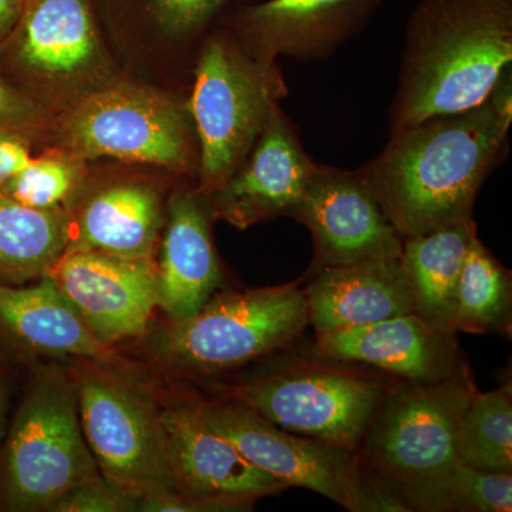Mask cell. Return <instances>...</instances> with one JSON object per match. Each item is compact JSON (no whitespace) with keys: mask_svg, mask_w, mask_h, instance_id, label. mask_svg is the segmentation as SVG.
Returning a JSON list of instances; mask_svg holds the SVG:
<instances>
[{"mask_svg":"<svg viewBox=\"0 0 512 512\" xmlns=\"http://www.w3.org/2000/svg\"><path fill=\"white\" fill-rule=\"evenodd\" d=\"M302 289L316 336L413 313V296L399 258L329 266Z\"/></svg>","mask_w":512,"mask_h":512,"instance_id":"cell-20","label":"cell"},{"mask_svg":"<svg viewBox=\"0 0 512 512\" xmlns=\"http://www.w3.org/2000/svg\"><path fill=\"white\" fill-rule=\"evenodd\" d=\"M84 439L101 476L140 498L178 493L168 466L156 386L89 359L66 360Z\"/></svg>","mask_w":512,"mask_h":512,"instance_id":"cell-8","label":"cell"},{"mask_svg":"<svg viewBox=\"0 0 512 512\" xmlns=\"http://www.w3.org/2000/svg\"><path fill=\"white\" fill-rule=\"evenodd\" d=\"M28 0H0V47L12 35Z\"/></svg>","mask_w":512,"mask_h":512,"instance_id":"cell-33","label":"cell"},{"mask_svg":"<svg viewBox=\"0 0 512 512\" xmlns=\"http://www.w3.org/2000/svg\"><path fill=\"white\" fill-rule=\"evenodd\" d=\"M316 165L303 148L298 127L276 106L245 160L207 195L215 221L247 229L291 217Z\"/></svg>","mask_w":512,"mask_h":512,"instance_id":"cell-17","label":"cell"},{"mask_svg":"<svg viewBox=\"0 0 512 512\" xmlns=\"http://www.w3.org/2000/svg\"><path fill=\"white\" fill-rule=\"evenodd\" d=\"M512 473L458 464L451 481L448 512H511Z\"/></svg>","mask_w":512,"mask_h":512,"instance_id":"cell-28","label":"cell"},{"mask_svg":"<svg viewBox=\"0 0 512 512\" xmlns=\"http://www.w3.org/2000/svg\"><path fill=\"white\" fill-rule=\"evenodd\" d=\"M190 111L133 86H110L83 97L62 124L64 146L77 158L113 157L171 171L200 168Z\"/></svg>","mask_w":512,"mask_h":512,"instance_id":"cell-10","label":"cell"},{"mask_svg":"<svg viewBox=\"0 0 512 512\" xmlns=\"http://www.w3.org/2000/svg\"><path fill=\"white\" fill-rule=\"evenodd\" d=\"M67 239L66 211L26 207L0 191V284L39 281L66 251Z\"/></svg>","mask_w":512,"mask_h":512,"instance_id":"cell-23","label":"cell"},{"mask_svg":"<svg viewBox=\"0 0 512 512\" xmlns=\"http://www.w3.org/2000/svg\"><path fill=\"white\" fill-rule=\"evenodd\" d=\"M22 399L0 447V511L49 512L64 494L101 476L79 419L64 362L26 367Z\"/></svg>","mask_w":512,"mask_h":512,"instance_id":"cell-6","label":"cell"},{"mask_svg":"<svg viewBox=\"0 0 512 512\" xmlns=\"http://www.w3.org/2000/svg\"><path fill=\"white\" fill-rule=\"evenodd\" d=\"M156 394L168 466L178 493L210 505L215 512L251 511L262 498L284 493V483L254 466L208 426L195 390L161 377Z\"/></svg>","mask_w":512,"mask_h":512,"instance_id":"cell-11","label":"cell"},{"mask_svg":"<svg viewBox=\"0 0 512 512\" xmlns=\"http://www.w3.org/2000/svg\"><path fill=\"white\" fill-rule=\"evenodd\" d=\"M93 0H28L12 35L0 47V70L29 93L67 83L99 60Z\"/></svg>","mask_w":512,"mask_h":512,"instance_id":"cell-18","label":"cell"},{"mask_svg":"<svg viewBox=\"0 0 512 512\" xmlns=\"http://www.w3.org/2000/svg\"><path fill=\"white\" fill-rule=\"evenodd\" d=\"M477 392L473 375L430 386L396 380L357 448L363 473L407 512H448L458 427Z\"/></svg>","mask_w":512,"mask_h":512,"instance_id":"cell-4","label":"cell"},{"mask_svg":"<svg viewBox=\"0 0 512 512\" xmlns=\"http://www.w3.org/2000/svg\"><path fill=\"white\" fill-rule=\"evenodd\" d=\"M43 109L32 94L0 70V128L30 137L42 127Z\"/></svg>","mask_w":512,"mask_h":512,"instance_id":"cell-30","label":"cell"},{"mask_svg":"<svg viewBox=\"0 0 512 512\" xmlns=\"http://www.w3.org/2000/svg\"><path fill=\"white\" fill-rule=\"evenodd\" d=\"M382 5V0H256L225 26L261 62L274 63L279 56L316 62L360 35Z\"/></svg>","mask_w":512,"mask_h":512,"instance_id":"cell-15","label":"cell"},{"mask_svg":"<svg viewBox=\"0 0 512 512\" xmlns=\"http://www.w3.org/2000/svg\"><path fill=\"white\" fill-rule=\"evenodd\" d=\"M476 235L473 220L403 238L400 261L412 291L413 313L433 328L457 335L458 282L468 245Z\"/></svg>","mask_w":512,"mask_h":512,"instance_id":"cell-22","label":"cell"},{"mask_svg":"<svg viewBox=\"0 0 512 512\" xmlns=\"http://www.w3.org/2000/svg\"><path fill=\"white\" fill-rule=\"evenodd\" d=\"M15 365L16 363L12 362L5 353L0 352V441L5 436Z\"/></svg>","mask_w":512,"mask_h":512,"instance_id":"cell-32","label":"cell"},{"mask_svg":"<svg viewBox=\"0 0 512 512\" xmlns=\"http://www.w3.org/2000/svg\"><path fill=\"white\" fill-rule=\"evenodd\" d=\"M198 407L211 429L286 488H306L352 512H407L366 477L355 451L281 429L247 404L222 394L198 393Z\"/></svg>","mask_w":512,"mask_h":512,"instance_id":"cell-9","label":"cell"},{"mask_svg":"<svg viewBox=\"0 0 512 512\" xmlns=\"http://www.w3.org/2000/svg\"><path fill=\"white\" fill-rule=\"evenodd\" d=\"M256 0H93L111 19L143 26L180 43L204 42Z\"/></svg>","mask_w":512,"mask_h":512,"instance_id":"cell-25","label":"cell"},{"mask_svg":"<svg viewBox=\"0 0 512 512\" xmlns=\"http://www.w3.org/2000/svg\"><path fill=\"white\" fill-rule=\"evenodd\" d=\"M461 464L512 473V389L477 392L461 417L457 436Z\"/></svg>","mask_w":512,"mask_h":512,"instance_id":"cell-26","label":"cell"},{"mask_svg":"<svg viewBox=\"0 0 512 512\" xmlns=\"http://www.w3.org/2000/svg\"><path fill=\"white\" fill-rule=\"evenodd\" d=\"M301 348L311 355L356 363L413 384H440L473 375L457 335L424 322L416 313L328 335Z\"/></svg>","mask_w":512,"mask_h":512,"instance_id":"cell-16","label":"cell"},{"mask_svg":"<svg viewBox=\"0 0 512 512\" xmlns=\"http://www.w3.org/2000/svg\"><path fill=\"white\" fill-rule=\"evenodd\" d=\"M291 218L312 235V262L303 278L329 266L402 255L403 238L356 171L316 165Z\"/></svg>","mask_w":512,"mask_h":512,"instance_id":"cell-14","label":"cell"},{"mask_svg":"<svg viewBox=\"0 0 512 512\" xmlns=\"http://www.w3.org/2000/svg\"><path fill=\"white\" fill-rule=\"evenodd\" d=\"M511 124L510 69L483 103L393 134L356 174L402 238L473 221L478 192L507 157Z\"/></svg>","mask_w":512,"mask_h":512,"instance_id":"cell-1","label":"cell"},{"mask_svg":"<svg viewBox=\"0 0 512 512\" xmlns=\"http://www.w3.org/2000/svg\"><path fill=\"white\" fill-rule=\"evenodd\" d=\"M210 200L204 192H175L167 201L160 255L156 258L158 311L180 320L200 311L227 288V275L212 238Z\"/></svg>","mask_w":512,"mask_h":512,"instance_id":"cell-19","label":"cell"},{"mask_svg":"<svg viewBox=\"0 0 512 512\" xmlns=\"http://www.w3.org/2000/svg\"><path fill=\"white\" fill-rule=\"evenodd\" d=\"M140 498L100 476L73 488L50 507L49 512H134Z\"/></svg>","mask_w":512,"mask_h":512,"instance_id":"cell-29","label":"cell"},{"mask_svg":"<svg viewBox=\"0 0 512 512\" xmlns=\"http://www.w3.org/2000/svg\"><path fill=\"white\" fill-rule=\"evenodd\" d=\"M512 64V0H420L404 32L390 136L473 109Z\"/></svg>","mask_w":512,"mask_h":512,"instance_id":"cell-2","label":"cell"},{"mask_svg":"<svg viewBox=\"0 0 512 512\" xmlns=\"http://www.w3.org/2000/svg\"><path fill=\"white\" fill-rule=\"evenodd\" d=\"M394 382L366 366L311 355L298 343L241 370L215 394L247 404L281 429L356 453Z\"/></svg>","mask_w":512,"mask_h":512,"instance_id":"cell-5","label":"cell"},{"mask_svg":"<svg viewBox=\"0 0 512 512\" xmlns=\"http://www.w3.org/2000/svg\"><path fill=\"white\" fill-rule=\"evenodd\" d=\"M29 138L0 128V190L32 161Z\"/></svg>","mask_w":512,"mask_h":512,"instance_id":"cell-31","label":"cell"},{"mask_svg":"<svg viewBox=\"0 0 512 512\" xmlns=\"http://www.w3.org/2000/svg\"><path fill=\"white\" fill-rule=\"evenodd\" d=\"M0 352L16 365L89 359L137 377H154L146 363L101 343L49 275L35 284H0Z\"/></svg>","mask_w":512,"mask_h":512,"instance_id":"cell-13","label":"cell"},{"mask_svg":"<svg viewBox=\"0 0 512 512\" xmlns=\"http://www.w3.org/2000/svg\"><path fill=\"white\" fill-rule=\"evenodd\" d=\"M82 185V168L76 161L45 156L32 158L0 191L36 210L67 211L80 197Z\"/></svg>","mask_w":512,"mask_h":512,"instance_id":"cell-27","label":"cell"},{"mask_svg":"<svg viewBox=\"0 0 512 512\" xmlns=\"http://www.w3.org/2000/svg\"><path fill=\"white\" fill-rule=\"evenodd\" d=\"M104 345L141 340L158 311L156 259L64 251L47 274Z\"/></svg>","mask_w":512,"mask_h":512,"instance_id":"cell-12","label":"cell"},{"mask_svg":"<svg viewBox=\"0 0 512 512\" xmlns=\"http://www.w3.org/2000/svg\"><path fill=\"white\" fill-rule=\"evenodd\" d=\"M288 94L278 64L249 56L227 26L201 43L188 110L198 138V190L210 195L245 160Z\"/></svg>","mask_w":512,"mask_h":512,"instance_id":"cell-7","label":"cell"},{"mask_svg":"<svg viewBox=\"0 0 512 512\" xmlns=\"http://www.w3.org/2000/svg\"><path fill=\"white\" fill-rule=\"evenodd\" d=\"M457 333L512 336V275L478 235L468 245L457 291Z\"/></svg>","mask_w":512,"mask_h":512,"instance_id":"cell-24","label":"cell"},{"mask_svg":"<svg viewBox=\"0 0 512 512\" xmlns=\"http://www.w3.org/2000/svg\"><path fill=\"white\" fill-rule=\"evenodd\" d=\"M167 202L150 184L117 183L77 198L67 214V248L156 259Z\"/></svg>","mask_w":512,"mask_h":512,"instance_id":"cell-21","label":"cell"},{"mask_svg":"<svg viewBox=\"0 0 512 512\" xmlns=\"http://www.w3.org/2000/svg\"><path fill=\"white\" fill-rule=\"evenodd\" d=\"M301 282L227 286L188 318L154 322L141 339L151 367L173 382H211L293 348L309 326Z\"/></svg>","mask_w":512,"mask_h":512,"instance_id":"cell-3","label":"cell"}]
</instances>
